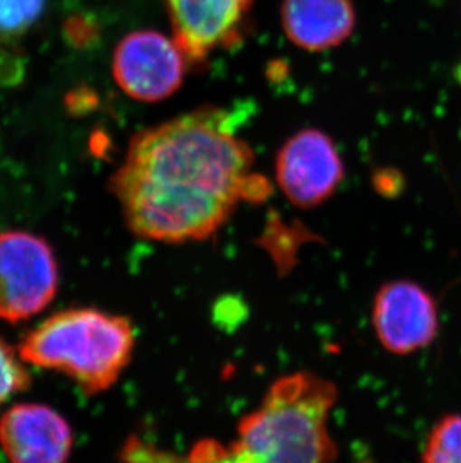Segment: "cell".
Instances as JSON below:
<instances>
[{"label": "cell", "mask_w": 461, "mask_h": 463, "mask_svg": "<svg viewBox=\"0 0 461 463\" xmlns=\"http://www.w3.org/2000/svg\"><path fill=\"white\" fill-rule=\"evenodd\" d=\"M23 363L17 351L0 339V407L31 384V375Z\"/></svg>", "instance_id": "4fadbf2b"}, {"label": "cell", "mask_w": 461, "mask_h": 463, "mask_svg": "<svg viewBox=\"0 0 461 463\" xmlns=\"http://www.w3.org/2000/svg\"><path fill=\"white\" fill-rule=\"evenodd\" d=\"M337 398L333 381L314 372H292L278 378L261 403L240 419L230 441L204 438L180 455L132 435L123 444L120 462L334 463L339 450L330 420Z\"/></svg>", "instance_id": "7a4b0ae2"}, {"label": "cell", "mask_w": 461, "mask_h": 463, "mask_svg": "<svg viewBox=\"0 0 461 463\" xmlns=\"http://www.w3.org/2000/svg\"><path fill=\"white\" fill-rule=\"evenodd\" d=\"M45 11V0H0V41L26 33Z\"/></svg>", "instance_id": "7c38bea8"}, {"label": "cell", "mask_w": 461, "mask_h": 463, "mask_svg": "<svg viewBox=\"0 0 461 463\" xmlns=\"http://www.w3.org/2000/svg\"><path fill=\"white\" fill-rule=\"evenodd\" d=\"M134 348L136 330L127 317L72 307L52 314L27 333L17 353L27 364L70 376L92 396L118 383Z\"/></svg>", "instance_id": "3957f363"}, {"label": "cell", "mask_w": 461, "mask_h": 463, "mask_svg": "<svg viewBox=\"0 0 461 463\" xmlns=\"http://www.w3.org/2000/svg\"><path fill=\"white\" fill-rule=\"evenodd\" d=\"M74 435L52 408L18 403L0 419V447L11 463H66Z\"/></svg>", "instance_id": "9c48e42d"}, {"label": "cell", "mask_w": 461, "mask_h": 463, "mask_svg": "<svg viewBox=\"0 0 461 463\" xmlns=\"http://www.w3.org/2000/svg\"><path fill=\"white\" fill-rule=\"evenodd\" d=\"M280 18L287 40L314 52L343 44L357 23L353 0H282Z\"/></svg>", "instance_id": "30bf717a"}, {"label": "cell", "mask_w": 461, "mask_h": 463, "mask_svg": "<svg viewBox=\"0 0 461 463\" xmlns=\"http://www.w3.org/2000/svg\"><path fill=\"white\" fill-rule=\"evenodd\" d=\"M235 118L202 107L134 136L109 189L127 228L146 241H207L243 202H264L271 186L252 173L253 152Z\"/></svg>", "instance_id": "6da1fadb"}, {"label": "cell", "mask_w": 461, "mask_h": 463, "mask_svg": "<svg viewBox=\"0 0 461 463\" xmlns=\"http://www.w3.org/2000/svg\"><path fill=\"white\" fill-rule=\"evenodd\" d=\"M372 323L388 353L410 355L435 342L439 309L435 298L414 280H390L374 296Z\"/></svg>", "instance_id": "52a82bcc"}, {"label": "cell", "mask_w": 461, "mask_h": 463, "mask_svg": "<svg viewBox=\"0 0 461 463\" xmlns=\"http://www.w3.org/2000/svg\"><path fill=\"white\" fill-rule=\"evenodd\" d=\"M422 463H461V414L445 415L431 429Z\"/></svg>", "instance_id": "8fae6325"}, {"label": "cell", "mask_w": 461, "mask_h": 463, "mask_svg": "<svg viewBox=\"0 0 461 463\" xmlns=\"http://www.w3.org/2000/svg\"><path fill=\"white\" fill-rule=\"evenodd\" d=\"M253 0H166L173 35L189 61L234 45Z\"/></svg>", "instance_id": "ba28073f"}, {"label": "cell", "mask_w": 461, "mask_h": 463, "mask_svg": "<svg viewBox=\"0 0 461 463\" xmlns=\"http://www.w3.org/2000/svg\"><path fill=\"white\" fill-rule=\"evenodd\" d=\"M275 171L278 188L298 209H315L328 202L344 179L334 141L314 128L301 129L283 143Z\"/></svg>", "instance_id": "8992f818"}, {"label": "cell", "mask_w": 461, "mask_h": 463, "mask_svg": "<svg viewBox=\"0 0 461 463\" xmlns=\"http://www.w3.org/2000/svg\"><path fill=\"white\" fill-rule=\"evenodd\" d=\"M59 288L52 246L27 232H0V318L22 323L40 314Z\"/></svg>", "instance_id": "277c9868"}, {"label": "cell", "mask_w": 461, "mask_h": 463, "mask_svg": "<svg viewBox=\"0 0 461 463\" xmlns=\"http://www.w3.org/2000/svg\"><path fill=\"white\" fill-rule=\"evenodd\" d=\"M187 61L174 38L150 29L131 32L114 50L113 77L132 99L164 101L182 88Z\"/></svg>", "instance_id": "5b68a950"}]
</instances>
